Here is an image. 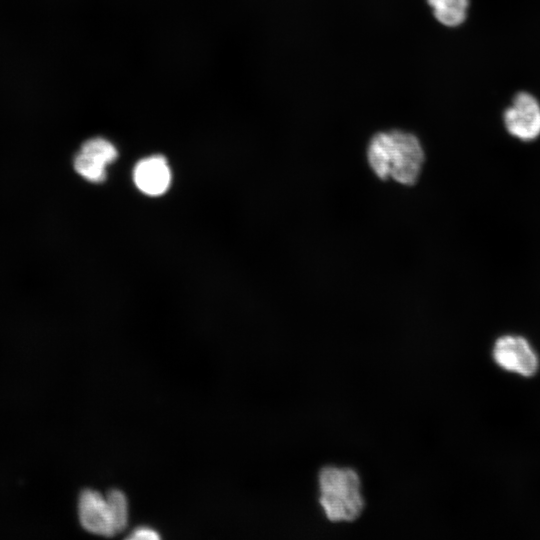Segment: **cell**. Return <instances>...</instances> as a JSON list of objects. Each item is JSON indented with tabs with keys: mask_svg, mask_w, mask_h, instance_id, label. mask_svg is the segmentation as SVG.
Returning a JSON list of instances; mask_svg holds the SVG:
<instances>
[{
	"mask_svg": "<svg viewBox=\"0 0 540 540\" xmlns=\"http://www.w3.org/2000/svg\"><path fill=\"white\" fill-rule=\"evenodd\" d=\"M425 154L419 139L410 132L376 133L367 147V161L380 180L393 179L412 186L421 174Z\"/></svg>",
	"mask_w": 540,
	"mask_h": 540,
	"instance_id": "1",
	"label": "cell"
},
{
	"mask_svg": "<svg viewBox=\"0 0 540 540\" xmlns=\"http://www.w3.org/2000/svg\"><path fill=\"white\" fill-rule=\"evenodd\" d=\"M319 502L326 517L334 522L353 521L364 508L361 482L351 468L323 467L318 476Z\"/></svg>",
	"mask_w": 540,
	"mask_h": 540,
	"instance_id": "2",
	"label": "cell"
},
{
	"mask_svg": "<svg viewBox=\"0 0 540 540\" xmlns=\"http://www.w3.org/2000/svg\"><path fill=\"white\" fill-rule=\"evenodd\" d=\"M492 359L502 370L524 378L535 376L540 368L539 355L520 335L507 334L493 344Z\"/></svg>",
	"mask_w": 540,
	"mask_h": 540,
	"instance_id": "3",
	"label": "cell"
},
{
	"mask_svg": "<svg viewBox=\"0 0 540 540\" xmlns=\"http://www.w3.org/2000/svg\"><path fill=\"white\" fill-rule=\"evenodd\" d=\"M503 120L512 136L532 141L540 135V103L530 93L520 92L505 110Z\"/></svg>",
	"mask_w": 540,
	"mask_h": 540,
	"instance_id": "4",
	"label": "cell"
},
{
	"mask_svg": "<svg viewBox=\"0 0 540 540\" xmlns=\"http://www.w3.org/2000/svg\"><path fill=\"white\" fill-rule=\"evenodd\" d=\"M78 517L82 527L93 534H116L106 497L93 489H84L78 499Z\"/></svg>",
	"mask_w": 540,
	"mask_h": 540,
	"instance_id": "5",
	"label": "cell"
},
{
	"mask_svg": "<svg viewBox=\"0 0 540 540\" xmlns=\"http://www.w3.org/2000/svg\"><path fill=\"white\" fill-rule=\"evenodd\" d=\"M133 178L141 192L159 196L165 193L171 184V171L163 156L153 155L137 163Z\"/></svg>",
	"mask_w": 540,
	"mask_h": 540,
	"instance_id": "6",
	"label": "cell"
},
{
	"mask_svg": "<svg viewBox=\"0 0 540 540\" xmlns=\"http://www.w3.org/2000/svg\"><path fill=\"white\" fill-rule=\"evenodd\" d=\"M438 22L448 27L462 24L469 7V0H427Z\"/></svg>",
	"mask_w": 540,
	"mask_h": 540,
	"instance_id": "7",
	"label": "cell"
},
{
	"mask_svg": "<svg viewBox=\"0 0 540 540\" xmlns=\"http://www.w3.org/2000/svg\"><path fill=\"white\" fill-rule=\"evenodd\" d=\"M73 165L75 171L88 181L99 183L106 178L107 164L84 151L76 154Z\"/></svg>",
	"mask_w": 540,
	"mask_h": 540,
	"instance_id": "8",
	"label": "cell"
},
{
	"mask_svg": "<svg viewBox=\"0 0 540 540\" xmlns=\"http://www.w3.org/2000/svg\"><path fill=\"white\" fill-rule=\"evenodd\" d=\"M111 513L116 533L122 532L129 518V506L125 494L118 489H111L105 496Z\"/></svg>",
	"mask_w": 540,
	"mask_h": 540,
	"instance_id": "9",
	"label": "cell"
},
{
	"mask_svg": "<svg viewBox=\"0 0 540 540\" xmlns=\"http://www.w3.org/2000/svg\"><path fill=\"white\" fill-rule=\"evenodd\" d=\"M80 150L98 158L107 165L114 162L118 155L116 147L109 140L102 137H93L86 140Z\"/></svg>",
	"mask_w": 540,
	"mask_h": 540,
	"instance_id": "10",
	"label": "cell"
},
{
	"mask_svg": "<svg viewBox=\"0 0 540 540\" xmlns=\"http://www.w3.org/2000/svg\"><path fill=\"white\" fill-rule=\"evenodd\" d=\"M129 539H160L158 531L150 526H138L130 535Z\"/></svg>",
	"mask_w": 540,
	"mask_h": 540,
	"instance_id": "11",
	"label": "cell"
}]
</instances>
